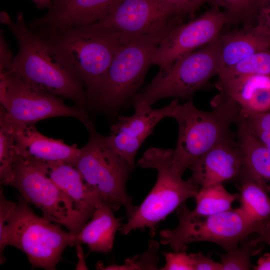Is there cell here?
I'll return each instance as SVG.
<instances>
[{
	"label": "cell",
	"instance_id": "obj_1",
	"mask_svg": "<svg viewBox=\"0 0 270 270\" xmlns=\"http://www.w3.org/2000/svg\"><path fill=\"white\" fill-rule=\"evenodd\" d=\"M31 30L64 68L84 86L87 96L104 76L124 45L116 31L99 22Z\"/></svg>",
	"mask_w": 270,
	"mask_h": 270
},
{
	"label": "cell",
	"instance_id": "obj_2",
	"mask_svg": "<svg viewBox=\"0 0 270 270\" xmlns=\"http://www.w3.org/2000/svg\"><path fill=\"white\" fill-rule=\"evenodd\" d=\"M216 99L215 107L208 112L198 110L192 100L182 104L178 100L176 104L171 118L178 122V134L172 165L182 175L212 147L232 140L230 126L240 116V106L222 92Z\"/></svg>",
	"mask_w": 270,
	"mask_h": 270
},
{
	"label": "cell",
	"instance_id": "obj_3",
	"mask_svg": "<svg viewBox=\"0 0 270 270\" xmlns=\"http://www.w3.org/2000/svg\"><path fill=\"white\" fill-rule=\"evenodd\" d=\"M6 25L18 46L10 71L31 86L71 100L86 110L88 100L84 86L64 68L28 26L23 14H19L16 22L10 19Z\"/></svg>",
	"mask_w": 270,
	"mask_h": 270
},
{
	"label": "cell",
	"instance_id": "obj_4",
	"mask_svg": "<svg viewBox=\"0 0 270 270\" xmlns=\"http://www.w3.org/2000/svg\"><path fill=\"white\" fill-rule=\"evenodd\" d=\"M178 22L175 21L160 31L122 45L104 76L88 94V105L115 115L137 93L152 64L154 50Z\"/></svg>",
	"mask_w": 270,
	"mask_h": 270
},
{
	"label": "cell",
	"instance_id": "obj_5",
	"mask_svg": "<svg viewBox=\"0 0 270 270\" xmlns=\"http://www.w3.org/2000/svg\"><path fill=\"white\" fill-rule=\"evenodd\" d=\"M173 150L152 147L146 150L138 162L142 168L155 169L156 182L141 204L128 222L122 224L120 232L126 235L132 230L148 228L152 238L158 224L188 199L194 198L200 186L190 178H182L172 165Z\"/></svg>",
	"mask_w": 270,
	"mask_h": 270
},
{
	"label": "cell",
	"instance_id": "obj_6",
	"mask_svg": "<svg viewBox=\"0 0 270 270\" xmlns=\"http://www.w3.org/2000/svg\"><path fill=\"white\" fill-rule=\"evenodd\" d=\"M61 225L36 215L22 198L0 232V263L6 260L5 248L12 246L24 252L32 268L56 270L64 250L75 245L76 236Z\"/></svg>",
	"mask_w": 270,
	"mask_h": 270
},
{
	"label": "cell",
	"instance_id": "obj_7",
	"mask_svg": "<svg viewBox=\"0 0 270 270\" xmlns=\"http://www.w3.org/2000/svg\"><path fill=\"white\" fill-rule=\"evenodd\" d=\"M88 132L89 140L80 148L72 164L101 202L114 212L123 206L128 218L137 208L132 204L126 190L127 180L134 166L114 150L107 136L99 134L94 128Z\"/></svg>",
	"mask_w": 270,
	"mask_h": 270
},
{
	"label": "cell",
	"instance_id": "obj_8",
	"mask_svg": "<svg viewBox=\"0 0 270 270\" xmlns=\"http://www.w3.org/2000/svg\"><path fill=\"white\" fill-rule=\"evenodd\" d=\"M176 210L178 218L176 227L160 232V243L168 245L174 252L184 250L188 244L197 242H214L228 252L246 238L262 230L240 208L206 216L193 214L185 203Z\"/></svg>",
	"mask_w": 270,
	"mask_h": 270
},
{
	"label": "cell",
	"instance_id": "obj_9",
	"mask_svg": "<svg viewBox=\"0 0 270 270\" xmlns=\"http://www.w3.org/2000/svg\"><path fill=\"white\" fill-rule=\"evenodd\" d=\"M218 36L180 57L166 69L160 70L150 84L132 96V104L142 103L152 106L158 100L166 98H190L218 74L220 68Z\"/></svg>",
	"mask_w": 270,
	"mask_h": 270
},
{
	"label": "cell",
	"instance_id": "obj_10",
	"mask_svg": "<svg viewBox=\"0 0 270 270\" xmlns=\"http://www.w3.org/2000/svg\"><path fill=\"white\" fill-rule=\"evenodd\" d=\"M0 118L14 126L64 116L78 119L88 130L94 128L85 110L66 106L58 96L31 86L10 71H0Z\"/></svg>",
	"mask_w": 270,
	"mask_h": 270
},
{
	"label": "cell",
	"instance_id": "obj_11",
	"mask_svg": "<svg viewBox=\"0 0 270 270\" xmlns=\"http://www.w3.org/2000/svg\"><path fill=\"white\" fill-rule=\"evenodd\" d=\"M10 186L28 202L42 212V216L64 226L77 235L88 222L63 191L36 162L16 156Z\"/></svg>",
	"mask_w": 270,
	"mask_h": 270
},
{
	"label": "cell",
	"instance_id": "obj_12",
	"mask_svg": "<svg viewBox=\"0 0 270 270\" xmlns=\"http://www.w3.org/2000/svg\"><path fill=\"white\" fill-rule=\"evenodd\" d=\"M230 24L225 12L212 7L198 18L178 24L161 40L151 58V64L166 69L180 57L213 41L226 24Z\"/></svg>",
	"mask_w": 270,
	"mask_h": 270
},
{
	"label": "cell",
	"instance_id": "obj_13",
	"mask_svg": "<svg viewBox=\"0 0 270 270\" xmlns=\"http://www.w3.org/2000/svg\"><path fill=\"white\" fill-rule=\"evenodd\" d=\"M179 19L172 17L158 0H124L98 22L116 31L124 44Z\"/></svg>",
	"mask_w": 270,
	"mask_h": 270
},
{
	"label": "cell",
	"instance_id": "obj_14",
	"mask_svg": "<svg viewBox=\"0 0 270 270\" xmlns=\"http://www.w3.org/2000/svg\"><path fill=\"white\" fill-rule=\"evenodd\" d=\"M178 100H174L158 109L141 103L132 104L134 114L130 116H118L110 126L111 133L107 137L112 148L130 164L134 166L136 155L142 144L161 120L172 117Z\"/></svg>",
	"mask_w": 270,
	"mask_h": 270
},
{
	"label": "cell",
	"instance_id": "obj_15",
	"mask_svg": "<svg viewBox=\"0 0 270 270\" xmlns=\"http://www.w3.org/2000/svg\"><path fill=\"white\" fill-rule=\"evenodd\" d=\"M124 0H57L42 16L27 22L38 27H68L98 22Z\"/></svg>",
	"mask_w": 270,
	"mask_h": 270
},
{
	"label": "cell",
	"instance_id": "obj_16",
	"mask_svg": "<svg viewBox=\"0 0 270 270\" xmlns=\"http://www.w3.org/2000/svg\"><path fill=\"white\" fill-rule=\"evenodd\" d=\"M237 142L233 140L220 142L203 154L189 167L190 179L200 187L237 178L242 168Z\"/></svg>",
	"mask_w": 270,
	"mask_h": 270
},
{
	"label": "cell",
	"instance_id": "obj_17",
	"mask_svg": "<svg viewBox=\"0 0 270 270\" xmlns=\"http://www.w3.org/2000/svg\"><path fill=\"white\" fill-rule=\"evenodd\" d=\"M13 126L16 154L23 159L42 162H64L72 164L79 152L76 144L68 146L62 140L46 136L36 130L34 124Z\"/></svg>",
	"mask_w": 270,
	"mask_h": 270
},
{
	"label": "cell",
	"instance_id": "obj_18",
	"mask_svg": "<svg viewBox=\"0 0 270 270\" xmlns=\"http://www.w3.org/2000/svg\"><path fill=\"white\" fill-rule=\"evenodd\" d=\"M220 92L234 100L242 116L270 110V76L254 74L226 80L216 84Z\"/></svg>",
	"mask_w": 270,
	"mask_h": 270
},
{
	"label": "cell",
	"instance_id": "obj_19",
	"mask_svg": "<svg viewBox=\"0 0 270 270\" xmlns=\"http://www.w3.org/2000/svg\"><path fill=\"white\" fill-rule=\"evenodd\" d=\"M33 162L63 191L88 222L101 202L88 188L77 169L72 164L64 162Z\"/></svg>",
	"mask_w": 270,
	"mask_h": 270
},
{
	"label": "cell",
	"instance_id": "obj_20",
	"mask_svg": "<svg viewBox=\"0 0 270 270\" xmlns=\"http://www.w3.org/2000/svg\"><path fill=\"white\" fill-rule=\"evenodd\" d=\"M218 38L219 70L231 66L250 55L270 50V32L258 22L239 30L220 34Z\"/></svg>",
	"mask_w": 270,
	"mask_h": 270
},
{
	"label": "cell",
	"instance_id": "obj_21",
	"mask_svg": "<svg viewBox=\"0 0 270 270\" xmlns=\"http://www.w3.org/2000/svg\"><path fill=\"white\" fill-rule=\"evenodd\" d=\"M109 205L98 203L90 218L76 235L75 245L86 244L90 252L106 254L113 247L115 235L122 226Z\"/></svg>",
	"mask_w": 270,
	"mask_h": 270
},
{
	"label": "cell",
	"instance_id": "obj_22",
	"mask_svg": "<svg viewBox=\"0 0 270 270\" xmlns=\"http://www.w3.org/2000/svg\"><path fill=\"white\" fill-rule=\"evenodd\" d=\"M238 127L237 144L242 160L240 172L266 188L270 184V150L256 136L242 126Z\"/></svg>",
	"mask_w": 270,
	"mask_h": 270
},
{
	"label": "cell",
	"instance_id": "obj_23",
	"mask_svg": "<svg viewBox=\"0 0 270 270\" xmlns=\"http://www.w3.org/2000/svg\"><path fill=\"white\" fill-rule=\"evenodd\" d=\"M240 206L245 216L262 230L270 221V196L264 187L250 176L240 173Z\"/></svg>",
	"mask_w": 270,
	"mask_h": 270
},
{
	"label": "cell",
	"instance_id": "obj_24",
	"mask_svg": "<svg viewBox=\"0 0 270 270\" xmlns=\"http://www.w3.org/2000/svg\"><path fill=\"white\" fill-rule=\"evenodd\" d=\"M238 196L227 191L222 183L200 187L194 198L196 206L190 212L198 216L220 213L231 209L233 202Z\"/></svg>",
	"mask_w": 270,
	"mask_h": 270
},
{
	"label": "cell",
	"instance_id": "obj_25",
	"mask_svg": "<svg viewBox=\"0 0 270 270\" xmlns=\"http://www.w3.org/2000/svg\"><path fill=\"white\" fill-rule=\"evenodd\" d=\"M218 74L220 80L254 74L270 76V50L254 54L231 66L220 68Z\"/></svg>",
	"mask_w": 270,
	"mask_h": 270
},
{
	"label": "cell",
	"instance_id": "obj_26",
	"mask_svg": "<svg viewBox=\"0 0 270 270\" xmlns=\"http://www.w3.org/2000/svg\"><path fill=\"white\" fill-rule=\"evenodd\" d=\"M264 0H208L212 7L223 8L230 24H242L248 26L256 23Z\"/></svg>",
	"mask_w": 270,
	"mask_h": 270
},
{
	"label": "cell",
	"instance_id": "obj_27",
	"mask_svg": "<svg viewBox=\"0 0 270 270\" xmlns=\"http://www.w3.org/2000/svg\"><path fill=\"white\" fill-rule=\"evenodd\" d=\"M15 131L12 125L0 118V182L10 185L14 177V166L16 154Z\"/></svg>",
	"mask_w": 270,
	"mask_h": 270
},
{
	"label": "cell",
	"instance_id": "obj_28",
	"mask_svg": "<svg viewBox=\"0 0 270 270\" xmlns=\"http://www.w3.org/2000/svg\"><path fill=\"white\" fill-rule=\"evenodd\" d=\"M249 236L240 242L239 246L219 255L222 270H248L253 268L250 258L261 248L258 246L260 244L256 243L254 238H250Z\"/></svg>",
	"mask_w": 270,
	"mask_h": 270
},
{
	"label": "cell",
	"instance_id": "obj_29",
	"mask_svg": "<svg viewBox=\"0 0 270 270\" xmlns=\"http://www.w3.org/2000/svg\"><path fill=\"white\" fill-rule=\"evenodd\" d=\"M159 246L160 244L156 240H150L148 243V249L146 251L141 254L126 260L124 264H114L105 266L98 262L96 265V269L104 270H158Z\"/></svg>",
	"mask_w": 270,
	"mask_h": 270
},
{
	"label": "cell",
	"instance_id": "obj_30",
	"mask_svg": "<svg viewBox=\"0 0 270 270\" xmlns=\"http://www.w3.org/2000/svg\"><path fill=\"white\" fill-rule=\"evenodd\" d=\"M163 8L174 18L192 16L208 0H158Z\"/></svg>",
	"mask_w": 270,
	"mask_h": 270
},
{
	"label": "cell",
	"instance_id": "obj_31",
	"mask_svg": "<svg viewBox=\"0 0 270 270\" xmlns=\"http://www.w3.org/2000/svg\"><path fill=\"white\" fill-rule=\"evenodd\" d=\"M236 123L240 124L252 134L265 132L270 134V112L247 116H242L240 114Z\"/></svg>",
	"mask_w": 270,
	"mask_h": 270
},
{
	"label": "cell",
	"instance_id": "obj_32",
	"mask_svg": "<svg viewBox=\"0 0 270 270\" xmlns=\"http://www.w3.org/2000/svg\"><path fill=\"white\" fill-rule=\"evenodd\" d=\"M166 264L162 270H194L190 254L184 250L170 252H164Z\"/></svg>",
	"mask_w": 270,
	"mask_h": 270
},
{
	"label": "cell",
	"instance_id": "obj_33",
	"mask_svg": "<svg viewBox=\"0 0 270 270\" xmlns=\"http://www.w3.org/2000/svg\"><path fill=\"white\" fill-rule=\"evenodd\" d=\"M194 270H222V263L215 262L201 252L190 254Z\"/></svg>",
	"mask_w": 270,
	"mask_h": 270
},
{
	"label": "cell",
	"instance_id": "obj_34",
	"mask_svg": "<svg viewBox=\"0 0 270 270\" xmlns=\"http://www.w3.org/2000/svg\"><path fill=\"white\" fill-rule=\"evenodd\" d=\"M0 33V71H10L14 58L11 50L3 34Z\"/></svg>",
	"mask_w": 270,
	"mask_h": 270
},
{
	"label": "cell",
	"instance_id": "obj_35",
	"mask_svg": "<svg viewBox=\"0 0 270 270\" xmlns=\"http://www.w3.org/2000/svg\"><path fill=\"white\" fill-rule=\"evenodd\" d=\"M270 32V0H264L259 10L257 22Z\"/></svg>",
	"mask_w": 270,
	"mask_h": 270
},
{
	"label": "cell",
	"instance_id": "obj_36",
	"mask_svg": "<svg viewBox=\"0 0 270 270\" xmlns=\"http://www.w3.org/2000/svg\"><path fill=\"white\" fill-rule=\"evenodd\" d=\"M258 244H266L270 246V221L258 234V236L254 238Z\"/></svg>",
	"mask_w": 270,
	"mask_h": 270
},
{
	"label": "cell",
	"instance_id": "obj_37",
	"mask_svg": "<svg viewBox=\"0 0 270 270\" xmlns=\"http://www.w3.org/2000/svg\"><path fill=\"white\" fill-rule=\"evenodd\" d=\"M252 268L254 270H270V253H266L260 256L257 264L253 266Z\"/></svg>",
	"mask_w": 270,
	"mask_h": 270
},
{
	"label": "cell",
	"instance_id": "obj_38",
	"mask_svg": "<svg viewBox=\"0 0 270 270\" xmlns=\"http://www.w3.org/2000/svg\"><path fill=\"white\" fill-rule=\"evenodd\" d=\"M39 8H48L53 3V0H32Z\"/></svg>",
	"mask_w": 270,
	"mask_h": 270
},
{
	"label": "cell",
	"instance_id": "obj_39",
	"mask_svg": "<svg viewBox=\"0 0 270 270\" xmlns=\"http://www.w3.org/2000/svg\"><path fill=\"white\" fill-rule=\"evenodd\" d=\"M57 0H53V2L56 1Z\"/></svg>",
	"mask_w": 270,
	"mask_h": 270
}]
</instances>
